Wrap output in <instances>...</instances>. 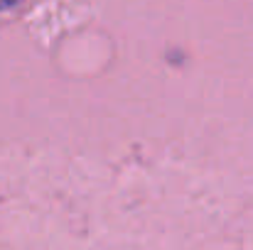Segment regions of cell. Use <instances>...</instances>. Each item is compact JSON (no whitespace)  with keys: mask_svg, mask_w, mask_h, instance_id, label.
<instances>
[{"mask_svg":"<svg viewBox=\"0 0 253 250\" xmlns=\"http://www.w3.org/2000/svg\"><path fill=\"white\" fill-rule=\"evenodd\" d=\"M20 0H0V10H10V7H15Z\"/></svg>","mask_w":253,"mask_h":250,"instance_id":"1","label":"cell"}]
</instances>
